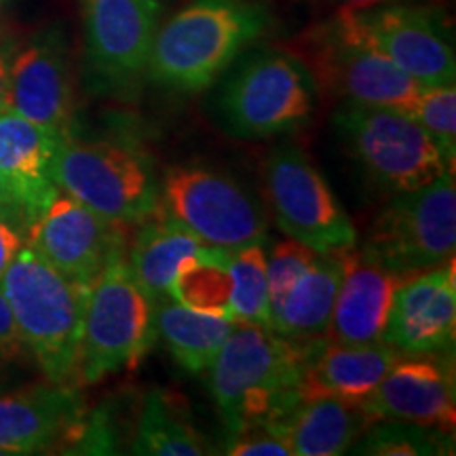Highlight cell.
Returning <instances> with one entry per match:
<instances>
[{
  "instance_id": "obj_1",
  "label": "cell",
  "mask_w": 456,
  "mask_h": 456,
  "mask_svg": "<svg viewBox=\"0 0 456 456\" xmlns=\"http://www.w3.org/2000/svg\"><path fill=\"white\" fill-rule=\"evenodd\" d=\"M317 338H288L258 323H235L209 366V391L226 436L277 423L300 403V379Z\"/></svg>"
},
{
  "instance_id": "obj_2",
  "label": "cell",
  "mask_w": 456,
  "mask_h": 456,
  "mask_svg": "<svg viewBox=\"0 0 456 456\" xmlns=\"http://www.w3.org/2000/svg\"><path fill=\"white\" fill-rule=\"evenodd\" d=\"M269 28L254 0H191L159 28L148 57L152 83L180 94L209 87Z\"/></svg>"
},
{
  "instance_id": "obj_3",
  "label": "cell",
  "mask_w": 456,
  "mask_h": 456,
  "mask_svg": "<svg viewBox=\"0 0 456 456\" xmlns=\"http://www.w3.org/2000/svg\"><path fill=\"white\" fill-rule=\"evenodd\" d=\"M28 351L49 383L81 387L83 317L89 285L77 283L24 248L0 279Z\"/></svg>"
},
{
  "instance_id": "obj_4",
  "label": "cell",
  "mask_w": 456,
  "mask_h": 456,
  "mask_svg": "<svg viewBox=\"0 0 456 456\" xmlns=\"http://www.w3.org/2000/svg\"><path fill=\"white\" fill-rule=\"evenodd\" d=\"M49 175L57 191L123 226L138 224L161 205L155 161L129 142L66 135L57 142Z\"/></svg>"
},
{
  "instance_id": "obj_5",
  "label": "cell",
  "mask_w": 456,
  "mask_h": 456,
  "mask_svg": "<svg viewBox=\"0 0 456 456\" xmlns=\"http://www.w3.org/2000/svg\"><path fill=\"white\" fill-rule=\"evenodd\" d=\"M298 47L317 89L351 104L412 114L423 85L368 41L357 11H336L302 34Z\"/></svg>"
},
{
  "instance_id": "obj_6",
  "label": "cell",
  "mask_w": 456,
  "mask_h": 456,
  "mask_svg": "<svg viewBox=\"0 0 456 456\" xmlns=\"http://www.w3.org/2000/svg\"><path fill=\"white\" fill-rule=\"evenodd\" d=\"M157 305L138 283L127 248L117 249L89 285L83 317L81 385L138 366L157 340Z\"/></svg>"
},
{
  "instance_id": "obj_7",
  "label": "cell",
  "mask_w": 456,
  "mask_h": 456,
  "mask_svg": "<svg viewBox=\"0 0 456 456\" xmlns=\"http://www.w3.org/2000/svg\"><path fill=\"white\" fill-rule=\"evenodd\" d=\"M399 279L412 277L454 258V171H442L429 184L397 197L380 212L363 243Z\"/></svg>"
},
{
  "instance_id": "obj_8",
  "label": "cell",
  "mask_w": 456,
  "mask_h": 456,
  "mask_svg": "<svg viewBox=\"0 0 456 456\" xmlns=\"http://www.w3.org/2000/svg\"><path fill=\"white\" fill-rule=\"evenodd\" d=\"M317 85L298 55L266 49L249 57L222 95L226 127L239 138H275L305 127Z\"/></svg>"
},
{
  "instance_id": "obj_9",
  "label": "cell",
  "mask_w": 456,
  "mask_h": 456,
  "mask_svg": "<svg viewBox=\"0 0 456 456\" xmlns=\"http://www.w3.org/2000/svg\"><path fill=\"white\" fill-rule=\"evenodd\" d=\"M161 208L208 248L235 252L269 235L265 208L235 180L203 165L165 171Z\"/></svg>"
},
{
  "instance_id": "obj_10",
  "label": "cell",
  "mask_w": 456,
  "mask_h": 456,
  "mask_svg": "<svg viewBox=\"0 0 456 456\" xmlns=\"http://www.w3.org/2000/svg\"><path fill=\"white\" fill-rule=\"evenodd\" d=\"M334 121L353 157L385 191L395 195L414 191L446 171L436 144L412 114L346 102Z\"/></svg>"
},
{
  "instance_id": "obj_11",
  "label": "cell",
  "mask_w": 456,
  "mask_h": 456,
  "mask_svg": "<svg viewBox=\"0 0 456 456\" xmlns=\"http://www.w3.org/2000/svg\"><path fill=\"white\" fill-rule=\"evenodd\" d=\"M266 203L285 237L319 254L357 245L355 226L309 157L296 146H279L265 161Z\"/></svg>"
},
{
  "instance_id": "obj_12",
  "label": "cell",
  "mask_w": 456,
  "mask_h": 456,
  "mask_svg": "<svg viewBox=\"0 0 456 456\" xmlns=\"http://www.w3.org/2000/svg\"><path fill=\"white\" fill-rule=\"evenodd\" d=\"M85 28V72L98 94L127 100L140 89L161 0H78Z\"/></svg>"
},
{
  "instance_id": "obj_13",
  "label": "cell",
  "mask_w": 456,
  "mask_h": 456,
  "mask_svg": "<svg viewBox=\"0 0 456 456\" xmlns=\"http://www.w3.org/2000/svg\"><path fill=\"white\" fill-rule=\"evenodd\" d=\"M28 248L72 281L91 285L117 249L127 248L125 226L57 192L26 232Z\"/></svg>"
},
{
  "instance_id": "obj_14",
  "label": "cell",
  "mask_w": 456,
  "mask_h": 456,
  "mask_svg": "<svg viewBox=\"0 0 456 456\" xmlns=\"http://www.w3.org/2000/svg\"><path fill=\"white\" fill-rule=\"evenodd\" d=\"M456 336L454 258L402 279L393 296L383 342L402 355H448Z\"/></svg>"
},
{
  "instance_id": "obj_15",
  "label": "cell",
  "mask_w": 456,
  "mask_h": 456,
  "mask_svg": "<svg viewBox=\"0 0 456 456\" xmlns=\"http://www.w3.org/2000/svg\"><path fill=\"white\" fill-rule=\"evenodd\" d=\"M368 41L416 83H454L456 57L444 21L429 9L393 7L357 11Z\"/></svg>"
},
{
  "instance_id": "obj_16",
  "label": "cell",
  "mask_w": 456,
  "mask_h": 456,
  "mask_svg": "<svg viewBox=\"0 0 456 456\" xmlns=\"http://www.w3.org/2000/svg\"><path fill=\"white\" fill-rule=\"evenodd\" d=\"M7 108L57 138L74 134L77 100L60 32L41 34L15 57L9 68Z\"/></svg>"
},
{
  "instance_id": "obj_17",
  "label": "cell",
  "mask_w": 456,
  "mask_h": 456,
  "mask_svg": "<svg viewBox=\"0 0 456 456\" xmlns=\"http://www.w3.org/2000/svg\"><path fill=\"white\" fill-rule=\"evenodd\" d=\"M359 406L376 420H410L452 433L456 423L452 362L446 355H402Z\"/></svg>"
},
{
  "instance_id": "obj_18",
  "label": "cell",
  "mask_w": 456,
  "mask_h": 456,
  "mask_svg": "<svg viewBox=\"0 0 456 456\" xmlns=\"http://www.w3.org/2000/svg\"><path fill=\"white\" fill-rule=\"evenodd\" d=\"M78 389L49 383L0 395V448L13 456L70 446L85 419Z\"/></svg>"
},
{
  "instance_id": "obj_19",
  "label": "cell",
  "mask_w": 456,
  "mask_h": 456,
  "mask_svg": "<svg viewBox=\"0 0 456 456\" xmlns=\"http://www.w3.org/2000/svg\"><path fill=\"white\" fill-rule=\"evenodd\" d=\"M399 281L402 279L380 265L368 249L357 245L346 249L345 275L323 338L334 345L383 342Z\"/></svg>"
},
{
  "instance_id": "obj_20",
  "label": "cell",
  "mask_w": 456,
  "mask_h": 456,
  "mask_svg": "<svg viewBox=\"0 0 456 456\" xmlns=\"http://www.w3.org/2000/svg\"><path fill=\"white\" fill-rule=\"evenodd\" d=\"M402 353L387 342L334 345L319 336L300 379V402L334 397L362 403Z\"/></svg>"
},
{
  "instance_id": "obj_21",
  "label": "cell",
  "mask_w": 456,
  "mask_h": 456,
  "mask_svg": "<svg viewBox=\"0 0 456 456\" xmlns=\"http://www.w3.org/2000/svg\"><path fill=\"white\" fill-rule=\"evenodd\" d=\"M60 138L13 110L0 112V174L24 205L32 222L53 201L57 191L49 169Z\"/></svg>"
},
{
  "instance_id": "obj_22",
  "label": "cell",
  "mask_w": 456,
  "mask_h": 456,
  "mask_svg": "<svg viewBox=\"0 0 456 456\" xmlns=\"http://www.w3.org/2000/svg\"><path fill=\"white\" fill-rule=\"evenodd\" d=\"M277 423L292 456H336L353 448L376 419L359 403L317 397L300 402Z\"/></svg>"
},
{
  "instance_id": "obj_23",
  "label": "cell",
  "mask_w": 456,
  "mask_h": 456,
  "mask_svg": "<svg viewBox=\"0 0 456 456\" xmlns=\"http://www.w3.org/2000/svg\"><path fill=\"white\" fill-rule=\"evenodd\" d=\"M138 224L134 241L127 245V260L138 283L157 305L159 300L169 298L171 283L182 266L208 245L199 241L184 224L165 214L161 205Z\"/></svg>"
},
{
  "instance_id": "obj_24",
  "label": "cell",
  "mask_w": 456,
  "mask_h": 456,
  "mask_svg": "<svg viewBox=\"0 0 456 456\" xmlns=\"http://www.w3.org/2000/svg\"><path fill=\"white\" fill-rule=\"evenodd\" d=\"M345 254L346 249L317 256L271 315V330L288 338L326 336L345 275Z\"/></svg>"
},
{
  "instance_id": "obj_25",
  "label": "cell",
  "mask_w": 456,
  "mask_h": 456,
  "mask_svg": "<svg viewBox=\"0 0 456 456\" xmlns=\"http://www.w3.org/2000/svg\"><path fill=\"white\" fill-rule=\"evenodd\" d=\"M155 322L157 336H161L178 366L191 374L212 366L235 328V322L228 317L191 309L174 298L157 302Z\"/></svg>"
},
{
  "instance_id": "obj_26",
  "label": "cell",
  "mask_w": 456,
  "mask_h": 456,
  "mask_svg": "<svg viewBox=\"0 0 456 456\" xmlns=\"http://www.w3.org/2000/svg\"><path fill=\"white\" fill-rule=\"evenodd\" d=\"M131 454L201 456L209 454L205 437L178 408V399L165 389L148 391L135 420Z\"/></svg>"
},
{
  "instance_id": "obj_27",
  "label": "cell",
  "mask_w": 456,
  "mask_h": 456,
  "mask_svg": "<svg viewBox=\"0 0 456 456\" xmlns=\"http://www.w3.org/2000/svg\"><path fill=\"white\" fill-rule=\"evenodd\" d=\"M228 254L226 249L205 248L188 260L171 283L169 298L191 309L231 319L232 279L228 273Z\"/></svg>"
},
{
  "instance_id": "obj_28",
  "label": "cell",
  "mask_w": 456,
  "mask_h": 456,
  "mask_svg": "<svg viewBox=\"0 0 456 456\" xmlns=\"http://www.w3.org/2000/svg\"><path fill=\"white\" fill-rule=\"evenodd\" d=\"M228 273L232 279L231 319L235 323H258L271 328L266 254L262 243L248 245L228 254Z\"/></svg>"
},
{
  "instance_id": "obj_29",
  "label": "cell",
  "mask_w": 456,
  "mask_h": 456,
  "mask_svg": "<svg viewBox=\"0 0 456 456\" xmlns=\"http://www.w3.org/2000/svg\"><path fill=\"white\" fill-rule=\"evenodd\" d=\"M355 454L372 456H437L452 452L448 433L410 420H379L353 444Z\"/></svg>"
},
{
  "instance_id": "obj_30",
  "label": "cell",
  "mask_w": 456,
  "mask_h": 456,
  "mask_svg": "<svg viewBox=\"0 0 456 456\" xmlns=\"http://www.w3.org/2000/svg\"><path fill=\"white\" fill-rule=\"evenodd\" d=\"M412 117L425 129L446 169L454 171L456 161V89L454 83L425 85L416 100Z\"/></svg>"
},
{
  "instance_id": "obj_31",
  "label": "cell",
  "mask_w": 456,
  "mask_h": 456,
  "mask_svg": "<svg viewBox=\"0 0 456 456\" xmlns=\"http://www.w3.org/2000/svg\"><path fill=\"white\" fill-rule=\"evenodd\" d=\"M319 252L309 245L296 241V239H283L277 241L269 258H266V281H269V305L271 315L275 313L292 285L298 281L313 262L317 260Z\"/></svg>"
},
{
  "instance_id": "obj_32",
  "label": "cell",
  "mask_w": 456,
  "mask_h": 456,
  "mask_svg": "<svg viewBox=\"0 0 456 456\" xmlns=\"http://www.w3.org/2000/svg\"><path fill=\"white\" fill-rule=\"evenodd\" d=\"M231 456H292L279 423H256L228 437Z\"/></svg>"
},
{
  "instance_id": "obj_33",
  "label": "cell",
  "mask_w": 456,
  "mask_h": 456,
  "mask_svg": "<svg viewBox=\"0 0 456 456\" xmlns=\"http://www.w3.org/2000/svg\"><path fill=\"white\" fill-rule=\"evenodd\" d=\"M28 353L30 351H28L24 338H21L13 309H11L7 296L0 289V363L20 362Z\"/></svg>"
},
{
  "instance_id": "obj_34",
  "label": "cell",
  "mask_w": 456,
  "mask_h": 456,
  "mask_svg": "<svg viewBox=\"0 0 456 456\" xmlns=\"http://www.w3.org/2000/svg\"><path fill=\"white\" fill-rule=\"evenodd\" d=\"M0 218L9 220L11 224L20 228L24 235L28 232V228H30V218H28L24 205L20 203L15 192L11 191V186L7 184V180L3 178V174H0Z\"/></svg>"
},
{
  "instance_id": "obj_35",
  "label": "cell",
  "mask_w": 456,
  "mask_h": 456,
  "mask_svg": "<svg viewBox=\"0 0 456 456\" xmlns=\"http://www.w3.org/2000/svg\"><path fill=\"white\" fill-rule=\"evenodd\" d=\"M26 235L20 231L15 224H11L9 220L0 218V279H3L4 271L9 269L11 260L15 258V254L24 248Z\"/></svg>"
},
{
  "instance_id": "obj_36",
  "label": "cell",
  "mask_w": 456,
  "mask_h": 456,
  "mask_svg": "<svg viewBox=\"0 0 456 456\" xmlns=\"http://www.w3.org/2000/svg\"><path fill=\"white\" fill-rule=\"evenodd\" d=\"M322 3L332 4L336 11H368L380 7L385 0H322Z\"/></svg>"
},
{
  "instance_id": "obj_37",
  "label": "cell",
  "mask_w": 456,
  "mask_h": 456,
  "mask_svg": "<svg viewBox=\"0 0 456 456\" xmlns=\"http://www.w3.org/2000/svg\"><path fill=\"white\" fill-rule=\"evenodd\" d=\"M7 94H9V66L0 51V112L7 110Z\"/></svg>"
},
{
  "instance_id": "obj_38",
  "label": "cell",
  "mask_w": 456,
  "mask_h": 456,
  "mask_svg": "<svg viewBox=\"0 0 456 456\" xmlns=\"http://www.w3.org/2000/svg\"><path fill=\"white\" fill-rule=\"evenodd\" d=\"M0 456H11V454L7 452V450H3V448H0Z\"/></svg>"
}]
</instances>
